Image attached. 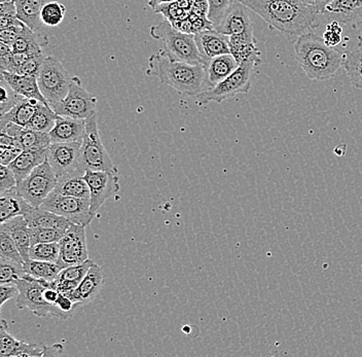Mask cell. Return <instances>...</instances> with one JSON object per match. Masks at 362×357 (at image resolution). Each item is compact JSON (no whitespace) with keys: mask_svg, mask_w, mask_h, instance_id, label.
Instances as JSON below:
<instances>
[{"mask_svg":"<svg viewBox=\"0 0 362 357\" xmlns=\"http://www.w3.org/2000/svg\"><path fill=\"white\" fill-rule=\"evenodd\" d=\"M44 54H36V55L31 56L30 58L27 59L24 63L18 69V74H23V76H36L37 78L40 69H42V64L45 62Z\"/></svg>","mask_w":362,"mask_h":357,"instance_id":"obj_44","label":"cell"},{"mask_svg":"<svg viewBox=\"0 0 362 357\" xmlns=\"http://www.w3.org/2000/svg\"><path fill=\"white\" fill-rule=\"evenodd\" d=\"M103 271L101 267L94 263L78 288L64 295L74 300L78 307L85 306L98 297L103 288Z\"/></svg>","mask_w":362,"mask_h":357,"instance_id":"obj_16","label":"cell"},{"mask_svg":"<svg viewBox=\"0 0 362 357\" xmlns=\"http://www.w3.org/2000/svg\"><path fill=\"white\" fill-rule=\"evenodd\" d=\"M18 35L13 29L6 28L1 29L0 31V42H4V44L8 45V46L13 47V42L17 40Z\"/></svg>","mask_w":362,"mask_h":357,"instance_id":"obj_51","label":"cell"},{"mask_svg":"<svg viewBox=\"0 0 362 357\" xmlns=\"http://www.w3.org/2000/svg\"><path fill=\"white\" fill-rule=\"evenodd\" d=\"M40 207L83 227L89 226L96 216L90 212V199L61 195L55 189L45 199Z\"/></svg>","mask_w":362,"mask_h":357,"instance_id":"obj_10","label":"cell"},{"mask_svg":"<svg viewBox=\"0 0 362 357\" xmlns=\"http://www.w3.org/2000/svg\"><path fill=\"white\" fill-rule=\"evenodd\" d=\"M173 1H175V0H148V6L153 10L156 6H160V4H168V2Z\"/></svg>","mask_w":362,"mask_h":357,"instance_id":"obj_56","label":"cell"},{"mask_svg":"<svg viewBox=\"0 0 362 357\" xmlns=\"http://www.w3.org/2000/svg\"><path fill=\"white\" fill-rule=\"evenodd\" d=\"M19 288V295L17 297L18 308H28L33 312L38 317H47V316H53L59 320H66L70 318L68 314L64 313L56 305L49 304L45 298V291L47 286H49L51 282L38 280L36 278L30 276L29 274L25 275L24 278H19L13 282ZM51 288V286H49Z\"/></svg>","mask_w":362,"mask_h":357,"instance_id":"obj_5","label":"cell"},{"mask_svg":"<svg viewBox=\"0 0 362 357\" xmlns=\"http://www.w3.org/2000/svg\"><path fill=\"white\" fill-rule=\"evenodd\" d=\"M26 274L23 264L0 257V283H13L15 280L24 278Z\"/></svg>","mask_w":362,"mask_h":357,"instance_id":"obj_39","label":"cell"},{"mask_svg":"<svg viewBox=\"0 0 362 357\" xmlns=\"http://www.w3.org/2000/svg\"><path fill=\"white\" fill-rule=\"evenodd\" d=\"M255 65L257 64L253 62L240 63L237 69L226 80L217 83L214 88L197 95V103H221L241 93H248L251 89V74Z\"/></svg>","mask_w":362,"mask_h":357,"instance_id":"obj_7","label":"cell"},{"mask_svg":"<svg viewBox=\"0 0 362 357\" xmlns=\"http://www.w3.org/2000/svg\"><path fill=\"white\" fill-rule=\"evenodd\" d=\"M33 206H31L23 197L18 195L15 187L0 194V221H8L16 216H26L31 211Z\"/></svg>","mask_w":362,"mask_h":357,"instance_id":"obj_25","label":"cell"},{"mask_svg":"<svg viewBox=\"0 0 362 357\" xmlns=\"http://www.w3.org/2000/svg\"><path fill=\"white\" fill-rule=\"evenodd\" d=\"M97 112L86 119V132L81 142V160L86 170L107 171L117 173L107 151L104 148L99 133Z\"/></svg>","mask_w":362,"mask_h":357,"instance_id":"obj_6","label":"cell"},{"mask_svg":"<svg viewBox=\"0 0 362 357\" xmlns=\"http://www.w3.org/2000/svg\"><path fill=\"white\" fill-rule=\"evenodd\" d=\"M343 65L351 83L362 91V47H358L344 54Z\"/></svg>","mask_w":362,"mask_h":357,"instance_id":"obj_35","label":"cell"},{"mask_svg":"<svg viewBox=\"0 0 362 357\" xmlns=\"http://www.w3.org/2000/svg\"><path fill=\"white\" fill-rule=\"evenodd\" d=\"M49 148L23 151L21 155L18 156L17 159L11 163L10 167L15 173L18 184L33 172L36 167L40 166L47 160Z\"/></svg>","mask_w":362,"mask_h":357,"instance_id":"obj_24","label":"cell"},{"mask_svg":"<svg viewBox=\"0 0 362 357\" xmlns=\"http://www.w3.org/2000/svg\"><path fill=\"white\" fill-rule=\"evenodd\" d=\"M19 288L15 283H4L0 286V308L4 307L8 300L19 295Z\"/></svg>","mask_w":362,"mask_h":357,"instance_id":"obj_49","label":"cell"},{"mask_svg":"<svg viewBox=\"0 0 362 357\" xmlns=\"http://www.w3.org/2000/svg\"><path fill=\"white\" fill-rule=\"evenodd\" d=\"M257 42L228 36V45H230V55L238 62V64L243 62H253L259 65L260 63V53L257 49Z\"/></svg>","mask_w":362,"mask_h":357,"instance_id":"obj_30","label":"cell"},{"mask_svg":"<svg viewBox=\"0 0 362 357\" xmlns=\"http://www.w3.org/2000/svg\"><path fill=\"white\" fill-rule=\"evenodd\" d=\"M47 45H49V40L47 36L37 35L35 31L26 26L11 47H13V52L16 53L35 55V54H42V47Z\"/></svg>","mask_w":362,"mask_h":357,"instance_id":"obj_32","label":"cell"},{"mask_svg":"<svg viewBox=\"0 0 362 357\" xmlns=\"http://www.w3.org/2000/svg\"><path fill=\"white\" fill-rule=\"evenodd\" d=\"M44 357L58 356L63 353V346L54 344L52 346H44Z\"/></svg>","mask_w":362,"mask_h":357,"instance_id":"obj_54","label":"cell"},{"mask_svg":"<svg viewBox=\"0 0 362 357\" xmlns=\"http://www.w3.org/2000/svg\"><path fill=\"white\" fill-rule=\"evenodd\" d=\"M57 117L58 115L49 104L38 103L35 114L26 128L40 131V132L49 133L55 126Z\"/></svg>","mask_w":362,"mask_h":357,"instance_id":"obj_34","label":"cell"},{"mask_svg":"<svg viewBox=\"0 0 362 357\" xmlns=\"http://www.w3.org/2000/svg\"><path fill=\"white\" fill-rule=\"evenodd\" d=\"M1 132L11 135L22 146L23 150L47 148L52 144L49 133L40 132L13 123H8L1 128Z\"/></svg>","mask_w":362,"mask_h":357,"instance_id":"obj_19","label":"cell"},{"mask_svg":"<svg viewBox=\"0 0 362 357\" xmlns=\"http://www.w3.org/2000/svg\"><path fill=\"white\" fill-rule=\"evenodd\" d=\"M146 76H155L163 85L170 86L180 95L196 97L209 90L205 65L175 60L164 49L149 57Z\"/></svg>","mask_w":362,"mask_h":357,"instance_id":"obj_2","label":"cell"},{"mask_svg":"<svg viewBox=\"0 0 362 357\" xmlns=\"http://www.w3.org/2000/svg\"><path fill=\"white\" fill-rule=\"evenodd\" d=\"M71 81L72 76L58 59L53 56L45 57L37 81L40 92L51 107L65 98Z\"/></svg>","mask_w":362,"mask_h":357,"instance_id":"obj_8","label":"cell"},{"mask_svg":"<svg viewBox=\"0 0 362 357\" xmlns=\"http://www.w3.org/2000/svg\"><path fill=\"white\" fill-rule=\"evenodd\" d=\"M247 8L240 1L234 2L215 30L223 35L236 36L251 42H257L253 35L252 22L249 17Z\"/></svg>","mask_w":362,"mask_h":357,"instance_id":"obj_15","label":"cell"},{"mask_svg":"<svg viewBox=\"0 0 362 357\" xmlns=\"http://www.w3.org/2000/svg\"><path fill=\"white\" fill-rule=\"evenodd\" d=\"M303 4H307V6H313L316 10L320 12L321 15L323 13V11L327 8L328 4L332 0H300Z\"/></svg>","mask_w":362,"mask_h":357,"instance_id":"obj_53","label":"cell"},{"mask_svg":"<svg viewBox=\"0 0 362 357\" xmlns=\"http://www.w3.org/2000/svg\"><path fill=\"white\" fill-rule=\"evenodd\" d=\"M44 346L38 347L35 344H27L20 341L13 357H44Z\"/></svg>","mask_w":362,"mask_h":357,"instance_id":"obj_47","label":"cell"},{"mask_svg":"<svg viewBox=\"0 0 362 357\" xmlns=\"http://www.w3.org/2000/svg\"><path fill=\"white\" fill-rule=\"evenodd\" d=\"M293 45L296 61L310 80H329L343 65V54L312 31L300 36Z\"/></svg>","mask_w":362,"mask_h":357,"instance_id":"obj_3","label":"cell"},{"mask_svg":"<svg viewBox=\"0 0 362 357\" xmlns=\"http://www.w3.org/2000/svg\"><path fill=\"white\" fill-rule=\"evenodd\" d=\"M23 151L24 150L21 146H6L0 144V163L4 166H10L17 159L18 156L21 155Z\"/></svg>","mask_w":362,"mask_h":357,"instance_id":"obj_48","label":"cell"},{"mask_svg":"<svg viewBox=\"0 0 362 357\" xmlns=\"http://www.w3.org/2000/svg\"><path fill=\"white\" fill-rule=\"evenodd\" d=\"M66 230L51 228H30L31 246L37 243L59 242Z\"/></svg>","mask_w":362,"mask_h":357,"instance_id":"obj_40","label":"cell"},{"mask_svg":"<svg viewBox=\"0 0 362 357\" xmlns=\"http://www.w3.org/2000/svg\"><path fill=\"white\" fill-rule=\"evenodd\" d=\"M60 255V244L59 242L37 243L31 246L29 259L35 261L52 262L57 263Z\"/></svg>","mask_w":362,"mask_h":357,"instance_id":"obj_36","label":"cell"},{"mask_svg":"<svg viewBox=\"0 0 362 357\" xmlns=\"http://www.w3.org/2000/svg\"><path fill=\"white\" fill-rule=\"evenodd\" d=\"M353 25H354L355 29H356L357 38H358V47H362V19Z\"/></svg>","mask_w":362,"mask_h":357,"instance_id":"obj_55","label":"cell"},{"mask_svg":"<svg viewBox=\"0 0 362 357\" xmlns=\"http://www.w3.org/2000/svg\"><path fill=\"white\" fill-rule=\"evenodd\" d=\"M1 226L10 233L24 262L28 261L29 252L31 248V234L30 227H29L28 221H26L25 216H16V218L4 221Z\"/></svg>","mask_w":362,"mask_h":357,"instance_id":"obj_23","label":"cell"},{"mask_svg":"<svg viewBox=\"0 0 362 357\" xmlns=\"http://www.w3.org/2000/svg\"><path fill=\"white\" fill-rule=\"evenodd\" d=\"M47 160L56 174L57 180L72 174H85L81 160V142H55L47 150Z\"/></svg>","mask_w":362,"mask_h":357,"instance_id":"obj_12","label":"cell"},{"mask_svg":"<svg viewBox=\"0 0 362 357\" xmlns=\"http://www.w3.org/2000/svg\"><path fill=\"white\" fill-rule=\"evenodd\" d=\"M262 17L291 44L319 26L321 13L300 0H238Z\"/></svg>","mask_w":362,"mask_h":357,"instance_id":"obj_1","label":"cell"},{"mask_svg":"<svg viewBox=\"0 0 362 357\" xmlns=\"http://www.w3.org/2000/svg\"><path fill=\"white\" fill-rule=\"evenodd\" d=\"M8 1V0H0V2Z\"/></svg>","mask_w":362,"mask_h":357,"instance_id":"obj_57","label":"cell"},{"mask_svg":"<svg viewBox=\"0 0 362 357\" xmlns=\"http://www.w3.org/2000/svg\"><path fill=\"white\" fill-rule=\"evenodd\" d=\"M13 1L17 2V1H18V0H13Z\"/></svg>","mask_w":362,"mask_h":357,"instance_id":"obj_58","label":"cell"},{"mask_svg":"<svg viewBox=\"0 0 362 357\" xmlns=\"http://www.w3.org/2000/svg\"><path fill=\"white\" fill-rule=\"evenodd\" d=\"M4 16H17V4L13 0L0 2V17Z\"/></svg>","mask_w":362,"mask_h":357,"instance_id":"obj_52","label":"cell"},{"mask_svg":"<svg viewBox=\"0 0 362 357\" xmlns=\"http://www.w3.org/2000/svg\"><path fill=\"white\" fill-rule=\"evenodd\" d=\"M30 228H51V229L68 230L72 225L71 221L63 216H58L42 207H33L30 212L25 216Z\"/></svg>","mask_w":362,"mask_h":357,"instance_id":"obj_27","label":"cell"},{"mask_svg":"<svg viewBox=\"0 0 362 357\" xmlns=\"http://www.w3.org/2000/svg\"><path fill=\"white\" fill-rule=\"evenodd\" d=\"M1 80L6 81L10 86L11 89L19 96L49 104L44 95L40 92L36 76H23V74H13V72L1 71Z\"/></svg>","mask_w":362,"mask_h":357,"instance_id":"obj_21","label":"cell"},{"mask_svg":"<svg viewBox=\"0 0 362 357\" xmlns=\"http://www.w3.org/2000/svg\"><path fill=\"white\" fill-rule=\"evenodd\" d=\"M86 132V119L59 115L55 126L49 132L52 144L55 142H83Z\"/></svg>","mask_w":362,"mask_h":357,"instance_id":"obj_18","label":"cell"},{"mask_svg":"<svg viewBox=\"0 0 362 357\" xmlns=\"http://www.w3.org/2000/svg\"><path fill=\"white\" fill-rule=\"evenodd\" d=\"M23 268H24L25 272L30 276L47 282H53L63 269L57 263L35 261V259H31L24 262Z\"/></svg>","mask_w":362,"mask_h":357,"instance_id":"obj_33","label":"cell"},{"mask_svg":"<svg viewBox=\"0 0 362 357\" xmlns=\"http://www.w3.org/2000/svg\"><path fill=\"white\" fill-rule=\"evenodd\" d=\"M8 325L6 320H1L0 325V356L1 357H13L20 341L13 338L8 332Z\"/></svg>","mask_w":362,"mask_h":357,"instance_id":"obj_41","label":"cell"},{"mask_svg":"<svg viewBox=\"0 0 362 357\" xmlns=\"http://www.w3.org/2000/svg\"><path fill=\"white\" fill-rule=\"evenodd\" d=\"M341 33H343V30L339 27V22L332 21L327 24V30L323 33V42L329 47L338 46L341 44Z\"/></svg>","mask_w":362,"mask_h":357,"instance_id":"obj_45","label":"cell"},{"mask_svg":"<svg viewBox=\"0 0 362 357\" xmlns=\"http://www.w3.org/2000/svg\"><path fill=\"white\" fill-rule=\"evenodd\" d=\"M238 62L236 59L233 57L230 54L217 56L208 63L206 70H207V81L210 88H214L217 83L226 80L230 74H232L237 69Z\"/></svg>","mask_w":362,"mask_h":357,"instance_id":"obj_28","label":"cell"},{"mask_svg":"<svg viewBox=\"0 0 362 357\" xmlns=\"http://www.w3.org/2000/svg\"><path fill=\"white\" fill-rule=\"evenodd\" d=\"M56 185V174L49 161L45 160L19 182L15 189L18 195L23 197L31 206L40 207L55 189Z\"/></svg>","mask_w":362,"mask_h":357,"instance_id":"obj_9","label":"cell"},{"mask_svg":"<svg viewBox=\"0 0 362 357\" xmlns=\"http://www.w3.org/2000/svg\"><path fill=\"white\" fill-rule=\"evenodd\" d=\"M40 101L34 99L24 98L22 97L8 112L1 115L0 119V127H4L8 123H13L16 125L27 127L36 112V107Z\"/></svg>","mask_w":362,"mask_h":357,"instance_id":"obj_26","label":"cell"},{"mask_svg":"<svg viewBox=\"0 0 362 357\" xmlns=\"http://www.w3.org/2000/svg\"><path fill=\"white\" fill-rule=\"evenodd\" d=\"M85 228L83 226L72 223L63 238L59 241L60 255L57 264L62 268L78 265L89 259Z\"/></svg>","mask_w":362,"mask_h":357,"instance_id":"obj_13","label":"cell"},{"mask_svg":"<svg viewBox=\"0 0 362 357\" xmlns=\"http://www.w3.org/2000/svg\"><path fill=\"white\" fill-rule=\"evenodd\" d=\"M156 13H162L165 19L168 20L169 22L180 21V20L187 19L191 15V13L182 10L178 6L177 2H168V4H160L153 8Z\"/></svg>","mask_w":362,"mask_h":357,"instance_id":"obj_43","label":"cell"},{"mask_svg":"<svg viewBox=\"0 0 362 357\" xmlns=\"http://www.w3.org/2000/svg\"><path fill=\"white\" fill-rule=\"evenodd\" d=\"M0 257L16 262V263L24 264V259L15 241L11 238L10 233L2 226H0Z\"/></svg>","mask_w":362,"mask_h":357,"instance_id":"obj_37","label":"cell"},{"mask_svg":"<svg viewBox=\"0 0 362 357\" xmlns=\"http://www.w3.org/2000/svg\"><path fill=\"white\" fill-rule=\"evenodd\" d=\"M52 1H58V0H18L16 2L17 17L36 33L42 24L40 20L42 8L45 4Z\"/></svg>","mask_w":362,"mask_h":357,"instance_id":"obj_29","label":"cell"},{"mask_svg":"<svg viewBox=\"0 0 362 357\" xmlns=\"http://www.w3.org/2000/svg\"><path fill=\"white\" fill-rule=\"evenodd\" d=\"M17 185L15 173L13 172L11 167L1 165L0 166V194L10 191L17 187Z\"/></svg>","mask_w":362,"mask_h":357,"instance_id":"obj_46","label":"cell"},{"mask_svg":"<svg viewBox=\"0 0 362 357\" xmlns=\"http://www.w3.org/2000/svg\"><path fill=\"white\" fill-rule=\"evenodd\" d=\"M209 4L208 19L214 24V29L223 21L226 13L234 4L235 0H207Z\"/></svg>","mask_w":362,"mask_h":357,"instance_id":"obj_42","label":"cell"},{"mask_svg":"<svg viewBox=\"0 0 362 357\" xmlns=\"http://www.w3.org/2000/svg\"><path fill=\"white\" fill-rule=\"evenodd\" d=\"M56 306L59 307L64 313L68 314V315L71 317L72 314H74V310L78 308V305L74 302L69 297H67L64 293H59L58 300L56 302Z\"/></svg>","mask_w":362,"mask_h":357,"instance_id":"obj_50","label":"cell"},{"mask_svg":"<svg viewBox=\"0 0 362 357\" xmlns=\"http://www.w3.org/2000/svg\"><path fill=\"white\" fill-rule=\"evenodd\" d=\"M83 178L90 187V212L96 216L105 201L121 189L119 177L107 171L87 170Z\"/></svg>","mask_w":362,"mask_h":357,"instance_id":"obj_14","label":"cell"},{"mask_svg":"<svg viewBox=\"0 0 362 357\" xmlns=\"http://www.w3.org/2000/svg\"><path fill=\"white\" fill-rule=\"evenodd\" d=\"M83 176L85 174H72L58 178L55 191L61 195L90 199V187Z\"/></svg>","mask_w":362,"mask_h":357,"instance_id":"obj_31","label":"cell"},{"mask_svg":"<svg viewBox=\"0 0 362 357\" xmlns=\"http://www.w3.org/2000/svg\"><path fill=\"white\" fill-rule=\"evenodd\" d=\"M97 97L83 87L81 78L78 76H72L66 96L52 108L55 110L57 115L86 119L97 112Z\"/></svg>","mask_w":362,"mask_h":357,"instance_id":"obj_11","label":"cell"},{"mask_svg":"<svg viewBox=\"0 0 362 357\" xmlns=\"http://www.w3.org/2000/svg\"><path fill=\"white\" fill-rule=\"evenodd\" d=\"M194 40L206 67L211 59L230 54L228 36L221 35L215 29L197 33L194 35Z\"/></svg>","mask_w":362,"mask_h":357,"instance_id":"obj_17","label":"cell"},{"mask_svg":"<svg viewBox=\"0 0 362 357\" xmlns=\"http://www.w3.org/2000/svg\"><path fill=\"white\" fill-rule=\"evenodd\" d=\"M151 35L164 45V51L170 57L194 64H204L202 56L197 47L194 35L181 33L174 28L168 20L164 19V21L151 27Z\"/></svg>","mask_w":362,"mask_h":357,"instance_id":"obj_4","label":"cell"},{"mask_svg":"<svg viewBox=\"0 0 362 357\" xmlns=\"http://www.w3.org/2000/svg\"><path fill=\"white\" fill-rule=\"evenodd\" d=\"M94 262L92 259L63 268L58 277L49 283L51 288L57 289L59 293H67L74 291L79 286L83 278L87 275Z\"/></svg>","mask_w":362,"mask_h":357,"instance_id":"obj_22","label":"cell"},{"mask_svg":"<svg viewBox=\"0 0 362 357\" xmlns=\"http://www.w3.org/2000/svg\"><path fill=\"white\" fill-rule=\"evenodd\" d=\"M322 16L341 24H355L362 19V0H332Z\"/></svg>","mask_w":362,"mask_h":357,"instance_id":"obj_20","label":"cell"},{"mask_svg":"<svg viewBox=\"0 0 362 357\" xmlns=\"http://www.w3.org/2000/svg\"><path fill=\"white\" fill-rule=\"evenodd\" d=\"M66 8L58 1H52L45 4L40 13L42 24L47 27H56L64 20Z\"/></svg>","mask_w":362,"mask_h":357,"instance_id":"obj_38","label":"cell"}]
</instances>
